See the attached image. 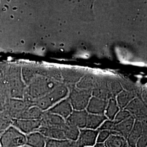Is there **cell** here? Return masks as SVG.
I'll use <instances>...</instances> for the list:
<instances>
[{
	"label": "cell",
	"instance_id": "obj_1",
	"mask_svg": "<svg viewBox=\"0 0 147 147\" xmlns=\"http://www.w3.org/2000/svg\"><path fill=\"white\" fill-rule=\"evenodd\" d=\"M59 84H60L47 77L37 75L25 89V95L27 96V101L33 105L34 100L47 94Z\"/></svg>",
	"mask_w": 147,
	"mask_h": 147
},
{
	"label": "cell",
	"instance_id": "obj_2",
	"mask_svg": "<svg viewBox=\"0 0 147 147\" xmlns=\"http://www.w3.org/2000/svg\"><path fill=\"white\" fill-rule=\"evenodd\" d=\"M68 94V88L65 84H60L47 94L36 100L34 105L42 111H45L58 101L66 98Z\"/></svg>",
	"mask_w": 147,
	"mask_h": 147
},
{
	"label": "cell",
	"instance_id": "obj_3",
	"mask_svg": "<svg viewBox=\"0 0 147 147\" xmlns=\"http://www.w3.org/2000/svg\"><path fill=\"white\" fill-rule=\"evenodd\" d=\"M92 91L80 89L76 86L69 89L67 98L74 110H86L90 98Z\"/></svg>",
	"mask_w": 147,
	"mask_h": 147
},
{
	"label": "cell",
	"instance_id": "obj_4",
	"mask_svg": "<svg viewBox=\"0 0 147 147\" xmlns=\"http://www.w3.org/2000/svg\"><path fill=\"white\" fill-rule=\"evenodd\" d=\"M26 144V135L18 129L11 127L0 138L1 147H20Z\"/></svg>",
	"mask_w": 147,
	"mask_h": 147
},
{
	"label": "cell",
	"instance_id": "obj_5",
	"mask_svg": "<svg viewBox=\"0 0 147 147\" xmlns=\"http://www.w3.org/2000/svg\"><path fill=\"white\" fill-rule=\"evenodd\" d=\"M147 105L140 97H136L126 106L125 109L135 120L145 121L147 119Z\"/></svg>",
	"mask_w": 147,
	"mask_h": 147
},
{
	"label": "cell",
	"instance_id": "obj_6",
	"mask_svg": "<svg viewBox=\"0 0 147 147\" xmlns=\"http://www.w3.org/2000/svg\"><path fill=\"white\" fill-rule=\"evenodd\" d=\"M61 71L62 83L65 84L69 89L76 86L79 80L86 73L84 70L76 69H63Z\"/></svg>",
	"mask_w": 147,
	"mask_h": 147
},
{
	"label": "cell",
	"instance_id": "obj_7",
	"mask_svg": "<svg viewBox=\"0 0 147 147\" xmlns=\"http://www.w3.org/2000/svg\"><path fill=\"white\" fill-rule=\"evenodd\" d=\"M98 130L87 128L80 129L79 137L76 141L79 147H92L96 143Z\"/></svg>",
	"mask_w": 147,
	"mask_h": 147
},
{
	"label": "cell",
	"instance_id": "obj_8",
	"mask_svg": "<svg viewBox=\"0 0 147 147\" xmlns=\"http://www.w3.org/2000/svg\"><path fill=\"white\" fill-rule=\"evenodd\" d=\"M73 110L72 106L68 98L67 97L66 98L58 101V102L47 110V111L60 116L65 120Z\"/></svg>",
	"mask_w": 147,
	"mask_h": 147
},
{
	"label": "cell",
	"instance_id": "obj_9",
	"mask_svg": "<svg viewBox=\"0 0 147 147\" xmlns=\"http://www.w3.org/2000/svg\"><path fill=\"white\" fill-rule=\"evenodd\" d=\"M88 113L86 110L73 111L65 119L69 123L78 127L80 129L86 128Z\"/></svg>",
	"mask_w": 147,
	"mask_h": 147
},
{
	"label": "cell",
	"instance_id": "obj_10",
	"mask_svg": "<svg viewBox=\"0 0 147 147\" xmlns=\"http://www.w3.org/2000/svg\"><path fill=\"white\" fill-rule=\"evenodd\" d=\"M41 125L42 122L40 119H20L16 121L15 123V126L19 131L25 135H28L33 132L37 131Z\"/></svg>",
	"mask_w": 147,
	"mask_h": 147
},
{
	"label": "cell",
	"instance_id": "obj_11",
	"mask_svg": "<svg viewBox=\"0 0 147 147\" xmlns=\"http://www.w3.org/2000/svg\"><path fill=\"white\" fill-rule=\"evenodd\" d=\"M145 121L135 120L131 130L126 138L128 147H136L137 142L142 135Z\"/></svg>",
	"mask_w": 147,
	"mask_h": 147
},
{
	"label": "cell",
	"instance_id": "obj_12",
	"mask_svg": "<svg viewBox=\"0 0 147 147\" xmlns=\"http://www.w3.org/2000/svg\"><path fill=\"white\" fill-rule=\"evenodd\" d=\"M107 104V101L102 100L95 96H92L86 110L90 114L103 115Z\"/></svg>",
	"mask_w": 147,
	"mask_h": 147
},
{
	"label": "cell",
	"instance_id": "obj_13",
	"mask_svg": "<svg viewBox=\"0 0 147 147\" xmlns=\"http://www.w3.org/2000/svg\"><path fill=\"white\" fill-rule=\"evenodd\" d=\"M135 121V119L132 116H130L125 120L115 124L113 130L111 132V134L121 135L126 139L131 130Z\"/></svg>",
	"mask_w": 147,
	"mask_h": 147
},
{
	"label": "cell",
	"instance_id": "obj_14",
	"mask_svg": "<svg viewBox=\"0 0 147 147\" xmlns=\"http://www.w3.org/2000/svg\"><path fill=\"white\" fill-rule=\"evenodd\" d=\"M41 126H55L61 127L65 123V120L56 114L51 113L47 111H44L42 118Z\"/></svg>",
	"mask_w": 147,
	"mask_h": 147
},
{
	"label": "cell",
	"instance_id": "obj_15",
	"mask_svg": "<svg viewBox=\"0 0 147 147\" xmlns=\"http://www.w3.org/2000/svg\"><path fill=\"white\" fill-rule=\"evenodd\" d=\"M37 131L48 139L65 140L63 131L59 127L41 126Z\"/></svg>",
	"mask_w": 147,
	"mask_h": 147
},
{
	"label": "cell",
	"instance_id": "obj_16",
	"mask_svg": "<svg viewBox=\"0 0 147 147\" xmlns=\"http://www.w3.org/2000/svg\"><path fill=\"white\" fill-rule=\"evenodd\" d=\"M97 81V75L86 72L76 84L80 89L92 91L94 89Z\"/></svg>",
	"mask_w": 147,
	"mask_h": 147
},
{
	"label": "cell",
	"instance_id": "obj_17",
	"mask_svg": "<svg viewBox=\"0 0 147 147\" xmlns=\"http://www.w3.org/2000/svg\"><path fill=\"white\" fill-rule=\"evenodd\" d=\"M47 138L39 131L26 135V145L30 147H45Z\"/></svg>",
	"mask_w": 147,
	"mask_h": 147
},
{
	"label": "cell",
	"instance_id": "obj_18",
	"mask_svg": "<svg viewBox=\"0 0 147 147\" xmlns=\"http://www.w3.org/2000/svg\"><path fill=\"white\" fill-rule=\"evenodd\" d=\"M106 87L111 98H115L123 90L118 78L111 76H106Z\"/></svg>",
	"mask_w": 147,
	"mask_h": 147
},
{
	"label": "cell",
	"instance_id": "obj_19",
	"mask_svg": "<svg viewBox=\"0 0 147 147\" xmlns=\"http://www.w3.org/2000/svg\"><path fill=\"white\" fill-rule=\"evenodd\" d=\"M136 97H138L136 93L123 89L115 98L119 109H124L132 100Z\"/></svg>",
	"mask_w": 147,
	"mask_h": 147
},
{
	"label": "cell",
	"instance_id": "obj_20",
	"mask_svg": "<svg viewBox=\"0 0 147 147\" xmlns=\"http://www.w3.org/2000/svg\"><path fill=\"white\" fill-rule=\"evenodd\" d=\"M63 131L65 140L75 141H76L80 133V129L65 121V123L61 127Z\"/></svg>",
	"mask_w": 147,
	"mask_h": 147
},
{
	"label": "cell",
	"instance_id": "obj_21",
	"mask_svg": "<svg viewBox=\"0 0 147 147\" xmlns=\"http://www.w3.org/2000/svg\"><path fill=\"white\" fill-rule=\"evenodd\" d=\"M107 119L104 114L96 115L88 113L86 128L92 130H98L102 123Z\"/></svg>",
	"mask_w": 147,
	"mask_h": 147
},
{
	"label": "cell",
	"instance_id": "obj_22",
	"mask_svg": "<svg viewBox=\"0 0 147 147\" xmlns=\"http://www.w3.org/2000/svg\"><path fill=\"white\" fill-rule=\"evenodd\" d=\"M42 110L36 106H31L22 112L20 115L22 119L38 120L40 119L43 113Z\"/></svg>",
	"mask_w": 147,
	"mask_h": 147
},
{
	"label": "cell",
	"instance_id": "obj_23",
	"mask_svg": "<svg viewBox=\"0 0 147 147\" xmlns=\"http://www.w3.org/2000/svg\"><path fill=\"white\" fill-rule=\"evenodd\" d=\"M104 144L106 147H128L126 138L115 134H111Z\"/></svg>",
	"mask_w": 147,
	"mask_h": 147
},
{
	"label": "cell",
	"instance_id": "obj_24",
	"mask_svg": "<svg viewBox=\"0 0 147 147\" xmlns=\"http://www.w3.org/2000/svg\"><path fill=\"white\" fill-rule=\"evenodd\" d=\"M120 109L117 104L116 98H111L107 101V104L105 109L104 115L107 118L111 121H113L116 114L119 111Z\"/></svg>",
	"mask_w": 147,
	"mask_h": 147
},
{
	"label": "cell",
	"instance_id": "obj_25",
	"mask_svg": "<svg viewBox=\"0 0 147 147\" xmlns=\"http://www.w3.org/2000/svg\"><path fill=\"white\" fill-rule=\"evenodd\" d=\"M118 79L119 80L123 90L131 92H134L136 93L138 97H140L142 91V88L140 87L138 85H137L136 84L133 82L129 79L119 78Z\"/></svg>",
	"mask_w": 147,
	"mask_h": 147
},
{
	"label": "cell",
	"instance_id": "obj_26",
	"mask_svg": "<svg viewBox=\"0 0 147 147\" xmlns=\"http://www.w3.org/2000/svg\"><path fill=\"white\" fill-rule=\"evenodd\" d=\"M70 141L67 140H47L46 144L45 147H67Z\"/></svg>",
	"mask_w": 147,
	"mask_h": 147
},
{
	"label": "cell",
	"instance_id": "obj_27",
	"mask_svg": "<svg viewBox=\"0 0 147 147\" xmlns=\"http://www.w3.org/2000/svg\"><path fill=\"white\" fill-rule=\"evenodd\" d=\"M131 115L130 113L125 110V109H120L119 111L118 112V113L116 114V116L115 117L113 121L115 124H117L118 123H119L121 121H123L124 120L130 117Z\"/></svg>",
	"mask_w": 147,
	"mask_h": 147
},
{
	"label": "cell",
	"instance_id": "obj_28",
	"mask_svg": "<svg viewBox=\"0 0 147 147\" xmlns=\"http://www.w3.org/2000/svg\"><path fill=\"white\" fill-rule=\"evenodd\" d=\"M147 121L144 123L143 130L141 136L137 142L136 147H147Z\"/></svg>",
	"mask_w": 147,
	"mask_h": 147
},
{
	"label": "cell",
	"instance_id": "obj_29",
	"mask_svg": "<svg viewBox=\"0 0 147 147\" xmlns=\"http://www.w3.org/2000/svg\"><path fill=\"white\" fill-rule=\"evenodd\" d=\"M111 132L107 130H98L96 143H104L110 136Z\"/></svg>",
	"mask_w": 147,
	"mask_h": 147
},
{
	"label": "cell",
	"instance_id": "obj_30",
	"mask_svg": "<svg viewBox=\"0 0 147 147\" xmlns=\"http://www.w3.org/2000/svg\"><path fill=\"white\" fill-rule=\"evenodd\" d=\"M115 125V124L113 121H111L109 119H106L104 121L102 124L100 125L98 130H107L112 131L114 128V126Z\"/></svg>",
	"mask_w": 147,
	"mask_h": 147
},
{
	"label": "cell",
	"instance_id": "obj_31",
	"mask_svg": "<svg viewBox=\"0 0 147 147\" xmlns=\"http://www.w3.org/2000/svg\"><path fill=\"white\" fill-rule=\"evenodd\" d=\"M93 147H106L104 143H96Z\"/></svg>",
	"mask_w": 147,
	"mask_h": 147
},
{
	"label": "cell",
	"instance_id": "obj_32",
	"mask_svg": "<svg viewBox=\"0 0 147 147\" xmlns=\"http://www.w3.org/2000/svg\"><path fill=\"white\" fill-rule=\"evenodd\" d=\"M29 147V146H28L27 145H26V144H25V145H24V146H21V147Z\"/></svg>",
	"mask_w": 147,
	"mask_h": 147
}]
</instances>
